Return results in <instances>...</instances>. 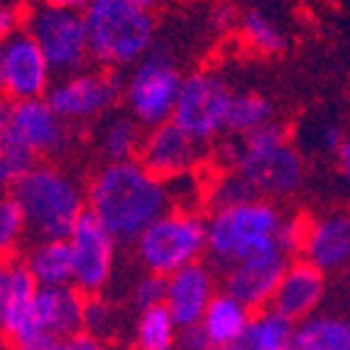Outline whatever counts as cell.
Instances as JSON below:
<instances>
[{
  "instance_id": "15",
  "label": "cell",
  "mask_w": 350,
  "mask_h": 350,
  "mask_svg": "<svg viewBox=\"0 0 350 350\" xmlns=\"http://www.w3.org/2000/svg\"><path fill=\"white\" fill-rule=\"evenodd\" d=\"M201 147L174 120L154 125L145 133L140 145V162L159 179H176L191 174L201 159Z\"/></svg>"
},
{
  "instance_id": "25",
  "label": "cell",
  "mask_w": 350,
  "mask_h": 350,
  "mask_svg": "<svg viewBox=\"0 0 350 350\" xmlns=\"http://www.w3.org/2000/svg\"><path fill=\"white\" fill-rule=\"evenodd\" d=\"M29 275L35 277L37 286H62L71 284L74 277V262H71V250L66 240H40L27 260Z\"/></svg>"
},
{
  "instance_id": "46",
  "label": "cell",
  "mask_w": 350,
  "mask_h": 350,
  "mask_svg": "<svg viewBox=\"0 0 350 350\" xmlns=\"http://www.w3.org/2000/svg\"><path fill=\"white\" fill-rule=\"evenodd\" d=\"M0 350H5V348H0Z\"/></svg>"
},
{
  "instance_id": "21",
  "label": "cell",
  "mask_w": 350,
  "mask_h": 350,
  "mask_svg": "<svg viewBox=\"0 0 350 350\" xmlns=\"http://www.w3.org/2000/svg\"><path fill=\"white\" fill-rule=\"evenodd\" d=\"M250 316V309L243 301H238L228 292L216 294L201 319V328H204L211 348L226 350L233 340H238L240 333L245 331Z\"/></svg>"
},
{
  "instance_id": "32",
  "label": "cell",
  "mask_w": 350,
  "mask_h": 350,
  "mask_svg": "<svg viewBox=\"0 0 350 350\" xmlns=\"http://www.w3.org/2000/svg\"><path fill=\"white\" fill-rule=\"evenodd\" d=\"M116 321H118L116 309H113L108 301H103V299H91V301H86L83 328H86L91 336H96V338H103V336L113 333Z\"/></svg>"
},
{
  "instance_id": "16",
  "label": "cell",
  "mask_w": 350,
  "mask_h": 350,
  "mask_svg": "<svg viewBox=\"0 0 350 350\" xmlns=\"http://www.w3.org/2000/svg\"><path fill=\"white\" fill-rule=\"evenodd\" d=\"M10 133L35 152L37 157H54L69 147V123L57 116L47 98L12 103Z\"/></svg>"
},
{
  "instance_id": "35",
  "label": "cell",
  "mask_w": 350,
  "mask_h": 350,
  "mask_svg": "<svg viewBox=\"0 0 350 350\" xmlns=\"http://www.w3.org/2000/svg\"><path fill=\"white\" fill-rule=\"evenodd\" d=\"M176 348L179 350H211V343H208V338H206L201 323L179 328V333H176Z\"/></svg>"
},
{
  "instance_id": "22",
  "label": "cell",
  "mask_w": 350,
  "mask_h": 350,
  "mask_svg": "<svg viewBox=\"0 0 350 350\" xmlns=\"http://www.w3.org/2000/svg\"><path fill=\"white\" fill-rule=\"evenodd\" d=\"M294 328L297 323L289 321L272 306L260 309L250 316V321H247L245 331L238 336V340H233L226 350H289Z\"/></svg>"
},
{
  "instance_id": "1",
  "label": "cell",
  "mask_w": 350,
  "mask_h": 350,
  "mask_svg": "<svg viewBox=\"0 0 350 350\" xmlns=\"http://www.w3.org/2000/svg\"><path fill=\"white\" fill-rule=\"evenodd\" d=\"M88 213H94L118 243H135L164 211L172 208L170 184L142 162H105L86 189Z\"/></svg>"
},
{
  "instance_id": "5",
  "label": "cell",
  "mask_w": 350,
  "mask_h": 350,
  "mask_svg": "<svg viewBox=\"0 0 350 350\" xmlns=\"http://www.w3.org/2000/svg\"><path fill=\"white\" fill-rule=\"evenodd\" d=\"M282 218L280 208L267 199L216 208L206 221V255L213 267L226 272L243 257L277 247L275 233Z\"/></svg>"
},
{
  "instance_id": "2",
  "label": "cell",
  "mask_w": 350,
  "mask_h": 350,
  "mask_svg": "<svg viewBox=\"0 0 350 350\" xmlns=\"http://www.w3.org/2000/svg\"><path fill=\"white\" fill-rule=\"evenodd\" d=\"M157 0H88L83 23L88 32L91 59L123 69L135 66L154 49Z\"/></svg>"
},
{
  "instance_id": "13",
  "label": "cell",
  "mask_w": 350,
  "mask_h": 350,
  "mask_svg": "<svg viewBox=\"0 0 350 350\" xmlns=\"http://www.w3.org/2000/svg\"><path fill=\"white\" fill-rule=\"evenodd\" d=\"M37 289L40 286L29 275L27 265L0 260V331L15 343V348L44 336L35 319Z\"/></svg>"
},
{
  "instance_id": "45",
  "label": "cell",
  "mask_w": 350,
  "mask_h": 350,
  "mask_svg": "<svg viewBox=\"0 0 350 350\" xmlns=\"http://www.w3.org/2000/svg\"><path fill=\"white\" fill-rule=\"evenodd\" d=\"M211 350H218V348H211Z\"/></svg>"
},
{
  "instance_id": "9",
  "label": "cell",
  "mask_w": 350,
  "mask_h": 350,
  "mask_svg": "<svg viewBox=\"0 0 350 350\" xmlns=\"http://www.w3.org/2000/svg\"><path fill=\"white\" fill-rule=\"evenodd\" d=\"M27 32L35 37L54 74L66 76L86 69L91 47L83 12L40 3L27 15Z\"/></svg>"
},
{
  "instance_id": "30",
  "label": "cell",
  "mask_w": 350,
  "mask_h": 350,
  "mask_svg": "<svg viewBox=\"0 0 350 350\" xmlns=\"http://www.w3.org/2000/svg\"><path fill=\"white\" fill-rule=\"evenodd\" d=\"M252 199H260V193L250 187V181H247L245 176H240L235 170L221 174L208 189V201H211V206H213V211L245 204V201H252Z\"/></svg>"
},
{
  "instance_id": "29",
  "label": "cell",
  "mask_w": 350,
  "mask_h": 350,
  "mask_svg": "<svg viewBox=\"0 0 350 350\" xmlns=\"http://www.w3.org/2000/svg\"><path fill=\"white\" fill-rule=\"evenodd\" d=\"M27 230L29 223L20 201L15 196H3L0 199V260L18 250Z\"/></svg>"
},
{
  "instance_id": "41",
  "label": "cell",
  "mask_w": 350,
  "mask_h": 350,
  "mask_svg": "<svg viewBox=\"0 0 350 350\" xmlns=\"http://www.w3.org/2000/svg\"><path fill=\"white\" fill-rule=\"evenodd\" d=\"M42 3H47V5L54 8H64V10H79V12H83V8L88 5V0H42Z\"/></svg>"
},
{
  "instance_id": "33",
  "label": "cell",
  "mask_w": 350,
  "mask_h": 350,
  "mask_svg": "<svg viewBox=\"0 0 350 350\" xmlns=\"http://www.w3.org/2000/svg\"><path fill=\"white\" fill-rule=\"evenodd\" d=\"M164 294H167V277L159 275H150L137 280L133 289V301L140 311L152 309V306H162L164 304Z\"/></svg>"
},
{
  "instance_id": "26",
  "label": "cell",
  "mask_w": 350,
  "mask_h": 350,
  "mask_svg": "<svg viewBox=\"0 0 350 350\" xmlns=\"http://www.w3.org/2000/svg\"><path fill=\"white\" fill-rule=\"evenodd\" d=\"M179 326L167 306H152L140 311L135 323V348L137 350H172L176 345Z\"/></svg>"
},
{
  "instance_id": "42",
  "label": "cell",
  "mask_w": 350,
  "mask_h": 350,
  "mask_svg": "<svg viewBox=\"0 0 350 350\" xmlns=\"http://www.w3.org/2000/svg\"><path fill=\"white\" fill-rule=\"evenodd\" d=\"M54 343H57V338H49V336H40V338L29 340L27 345H23V348H18V350H54Z\"/></svg>"
},
{
  "instance_id": "8",
  "label": "cell",
  "mask_w": 350,
  "mask_h": 350,
  "mask_svg": "<svg viewBox=\"0 0 350 350\" xmlns=\"http://www.w3.org/2000/svg\"><path fill=\"white\" fill-rule=\"evenodd\" d=\"M233 96L235 91L216 71H193L184 76L172 120L199 145L213 142L228 130V113Z\"/></svg>"
},
{
  "instance_id": "37",
  "label": "cell",
  "mask_w": 350,
  "mask_h": 350,
  "mask_svg": "<svg viewBox=\"0 0 350 350\" xmlns=\"http://www.w3.org/2000/svg\"><path fill=\"white\" fill-rule=\"evenodd\" d=\"M20 32V12L8 3H0V47Z\"/></svg>"
},
{
  "instance_id": "43",
  "label": "cell",
  "mask_w": 350,
  "mask_h": 350,
  "mask_svg": "<svg viewBox=\"0 0 350 350\" xmlns=\"http://www.w3.org/2000/svg\"><path fill=\"white\" fill-rule=\"evenodd\" d=\"M235 20V10L233 8H228V5H221L216 10V23L221 25V27H226V25H230Z\"/></svg>"
},
{
  "instance_id": "3",
  "label": "cell",
  "mask_w": 350,
  "mask_h": 350,
  "mask_svg": "<svg viewBox=\"0 0 350 350\" xmlns=\"http://www.w3.org/2000/svg\"><path fill=\"white\" fill-rule=\"evenodd\" d=\"M230 170L250 181V187L265 196H289L301 187L306 167L299 150L286 140V130L277 120L260 125L250 133L240 135L238 142L226 145Z\"/></svg>"
},
{
  "instance_id": "14",
  "label": "cell",
  "mask_w": 350,
  "mask_h": 350,
  "mask_svg": "<svg viewBox=\"0 0 350 350\" xmlns=\"http://www.w3.org/2000/svg\"><path fill=\"white\" fill-rule=\"evenodd\" d=\"M286 265H289V257L280 247H269V250L243 257L233 267L223 272L226 292L245 304L250 311L267 309V304H272V297L280 286Z\"/></svg>"
},
{
  "instance_id": "11",
  "label": "cell",
  "mask_w": 350,
  "mask_h": 350,
  "mask_svg": "<svg viewBox=\"0 0 350 350\" xmlns=\"http://www.w3.org/2000/svg\"><path fill=\"white\" fill-rule=\"evenodd\" d=\"M52 76L47 57L27 29H20L0 47V94L12 103L47 98L54 83Z\"/></svg>"
},
{
  "instance_id": "19",
  "label": "cell",
  "mask_w": 350,
  "mask_h": 350,
  "mask_svg": "<svg viewBox=\"0 0 350 350\" xmlns=\"http://www.w3.org/2000/svg\"><path fill=\"white\" fill-rule=\"evenodd\" d=\"M323 294H326L323 272L316 269L311 262H306V260H299V262L286 265L269 306L280 311L282 316H286L289 321L299 323L304 319L314 316Z\"/></svg>"
},
{
  "instance_id": "23",
  "label": "cell",
  "mask_w": 350,
  "mask_h": 350,
  "mask_svg": "<svg viewBox=\"0 0 350 350\" xmlns=\"http://www.w3.org/2000/svg\"><path fill=\"white\" fill-rule=\"evenodd\" d=\"M98 150L105 162H125L140 154L142 145V125L128 111L108 113L98 128Z\"/></svg>"
},
{
  "instance_id": "10",
  "label": "cell",
  "mask_w": 350,
  "mask_h": 350,
  "mask_svg": "<svg viewBox=\"0 0 350 350\" xmlns=\"http://www.w3.org/2000/svg\"><path fill=\"white\" fill-rule=\"evenodd\" d=\"M120 86L111 74L100 69H81L59 76L52 83L47 100L66 123H86L113 111Z\"/></svg>"
},
{
  "instance_id": "44",
  "label": "cell",
  "mask_w": 350,
  "mask_h": 350,
  "mask_svg": "<svg viewBox=\"0 0 350 350\" xmlns=\"http://www.w3.org/2000/svg\"><path fill=\"white\" fill-rule=\"evenodd\" d=\"M8 184V176H5V170H3V162H0V199H3V189Z\"/></svg>"
},
{
  "instance_id": "40",
  "label": "cell",
  "mask_w": 350,
  "mask_h": 350,
  "mask_svg": "<svg viewBox=\"0 0 350 350\" xmlns=\"http://www.w3.org/2000/svg\"><path fill=\"white\" fill-rule=\"evenodd\" d=\"M12 120V100L0 94V135H5L10 130Z\"/></svg>"
},
{
  "instance_id": "4",
  "label": "cell",
  "mask_w": 350,
  "mask_h": 350,
  "mask_svg": "<svg viewBox=\"0 0 350 350\" xmlns=\"http://www.w3.org/2000/svg\"><path fill=\"white\" fill-rule=\"evenodd\" d=\"M15 199L25 208L29 230L40 240H66L86 213V191L57 164H37L15 181Z\"/></svg>"
},
{
  "instance_id": "28",
  "label": "cell",
  "mask_w": 350,
  "mask_h": 350,
  "mask_svg": "<svg viewBox=\"0 0 350 350\" xmlns=\"http://www.w3.org/2000/svg\"><path fill=\"white\" fill-rule=\"evenodd\" d=\"M275 120V105L272 100L265 98L262 94L255 91H240L233 96L230 113H228V130L233 135H245L260 125Z\"/></svg>"
},
{
  "instance_id": "7",
  "label": "cell",
  "mask_w": 350,
  "mask_h": 350,
  "mask_svg": "<svg viewBox=\"0 0 350 350\" xmlns=\"http://www.w3.org/2000/svg\"><path fill=\"white\" fill-rule=\"evenodd\" d=\"M181 83L184 74L172 54L164 49H152L137 64L130 66V74L123 83L128 113L147 128L170 123Z\"/></svg>"
},
{
  "instance_id": "27",
  "label": "cell",
  "mask_w": 350,
  "mask_h": 350,
  "mask_svg": "<svg viewBox=\"0 0 350 350\" xmlns=\"http://www.w3.org/2000/svg\"><path fill=\"white\" fill-rule=\"evenodd\" d=\"M240 37L247 47L260 54H280L286 47V37L275 20L262 10H247L238 18Z\"/></svg>"
},
{
  "instance_id": "12",
  "label": "cell",
  "mask_w": 350,
  "mask_h": 350,
  "mask_svg": "<svg viewBox=\"0 0 350 350\" xmlns=\"http://www.w3.org/2000/svg\"><path fill=\"white\" fill-rule=\"evenodd\" d=\"M74 262L71 284L81 294H98L113 277L116 267V243L105 226L94 216L83 213L66 238Z\"/></svg>"
},
{
  "instance_id": "38",
  "label": "cell",
  "mask_w": 350,
  "mask_h": 350,
  "mask_svg": "<svg viewBox=\"0 0 350 350\" xmlns=\"http://www.w3.org/2000/svg\"><path fill=\"white\" fill-rule=\"evenodd\" d=\"M319 140H321V147L326 152H338V147L343 145V140H345V135H343V130L338 128V125H333V123H326L321 128V133H319Z\"/></svg>"
},
{
  "instance_id": "34",
  "label": "cell",
  "mask_w": 350,
  "mask_h": 350,
  "mask_svg": "<svg viewBox=\"0 0 350 350\" xmlns=\"http://www.w3.org/2000/svg\"><path fill=\"white\" fill-rule=\"evenodd\" d=\"M301 240H304V223L299 218H282L280 228L275 233V243L286 257L292 252L301 250Z\"/></svg>"
},
{
  "instance_id": "17",
  "label": "cell",
  "mask_w": 350,
  "mask_h": 350,
  "mask_svg": "<svg viewBox=\"0 0 350 350\" xmlns=\"http://www.w3.org/2000/svg\"><path fill=\"white\" fill-rule=\"evenodd\" d=\"M304 260L316 269L340 272L350 265V213L328 211L304 223Z\"/></svg>"
},
{
  "instance_id": "39",
  "label": "cell",
  "mask_w": 350,
  "mask_h": 350,
  "mask_svg": "<svg viewBox=\"0 0 350 350\" xmlns=\"http://www.w3.org/2000/svg\"><path fill=\"white\" fill-rule=\"evenodd\" d=\"M336 159H338V170H340V174H343L345 184L350 187V137H345L343 145L338 147Z\"/></svg>"
},
{
  "instance_id": "18",
  "label": "cell",
  "mask_w": 350,
  "mask_h": 350,
  "mask_svg": "<svg viewBox=\"0 0 350 350\" xmlns=\"http://www.w3.org/2000/svg\"><path fill=\"white\" fill-rule=\"evenodd\" d=\"M216 277L201 262L187 265L167 277L164 306L179 328L201 323L208 304L216 297Z\"/></svg>"
},
{
  "instance_id": "24",
  "label": "cell",
  "mask_w": 350,
  "mask_h": 350,
  "mask_svg": "<svg viewBox=\"0 0 350 350\" xmlns=\"http://www.w3.org/2000/svg\"><path fill=\"white\" fill-rule=\"evenodd\" d=\"M289 350H350V319L309 316L297 323Z\"/></svg>"
},
{
  "instance_id": "6",
  "label": "cell",
  "mask_w": 350,
  "mask_h": 350,
  "mask_svg": "<svg viewBox=\"0 0 350 350\" xmlns=\"http://www.w3.org/2000/svg\"><path fill=\"white\" fill-rule=\"evenodd\" d=\"M135 252L150 275H174L206 255V218L181 206L164 211L135 240Z\"/></svg>"
},
{
  "instance_id": "31",
  "label": "cell",
  "mask_w": 350,
  "mask_h": 350,
  "mask_svg": "<svg viewBox=\"0 0 350 350\" xmlns=\"http://www.w3.org/2000/svg\"><path fill=\"white\" fill-rule=\"evenodd\" d=\"M0 162L8 181H18L37 167V154L8 130L5 135H0Z\"/></svg>"
},
{
  "instance_id": "20",
  "label": "cell",
  "mask_w": 350,
  "mask_h": 350,
  "mask_svg": "<svg viewBox=\"0 0 350 350\" xmlns=\"http://www.w3.org/2000/svg\"><path fill=\"white\" fill-rule=\"evenodd\" d=\"M86 299L74 284L62 286H40L35 297V319L37 326L49 338H66L81 333Z\"/></svg>"
},
{
  "instance_id": "36",
  "label": "cell",
  "mask_w": 350,
  "mask_h": 350,
  "mask_svg": "<svg viewBox=\"0 0 350 350\" xmlns=\"http://www.w3.org/2000/svg\"><path fill=\"white\" fill-rule=\"evenodd\" d=\"M54 350H105L100 338L91 336V333H74V336H66V338H59L54 343Z\"/></svg>"
}]
</instances>
